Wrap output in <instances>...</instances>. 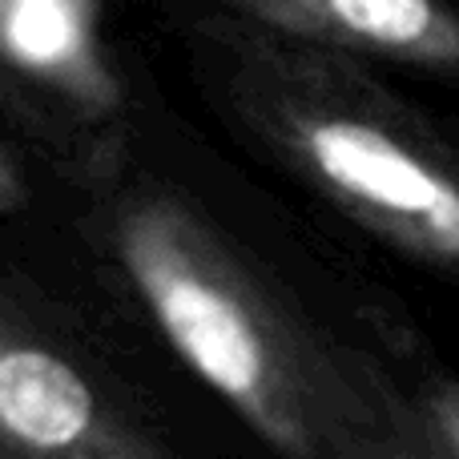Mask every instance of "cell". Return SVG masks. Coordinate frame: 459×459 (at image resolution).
Returning a JSON list of instances; mask_svg holds the SVG:
<instances>
[{"label": "cell", "instance_id": "obj_1", "mask_svg": "<svg viewBox=\"0 0 459 459\" xmlns=\"http://www.w3.org/2000/svg\"><path fill=\"white\" fill-rule=\"evenodd\" d=\"M113 250L169 351L274 459H439L420 371L282 299L178 198H129Z\"/></svg>", "mask_w": 459, "mask_h": 459}, {"label": "cell", "instance_id": "obj_2", "mask_svg": "<svg viewBox=\"0 0 459 459\" xmlns=\"http://www.w3.org/2000/svg\"><path fill=\"white\" fill-rule=\"evenodd\" d=\"M234 97L262 137L342 218L459 282V137L387 93L359 61L250 37Z\"/></svg>", "mask_w": 459, "mask_h": 459}, {"label": "cell", "instance_id": "obj_3", "mask_svg": "<svg viewBox=\"0 0 459 459\" xmlns=\"http://www.w3.org/2000/svg\"><path fill=\"white\" fill-rule=\"evenodd\" d=\"M0 459H186L129 391L0 294Z\"/></svg>", "mask_w": 459, "mask_h": 459}, {"label": "cell", "instance_id": "obj_4", "mask_svg": "<svg viewBox=\"0 0 459 459\" xmlns=\"http://www.w3.org/2000/svg\"><path fill=\"white\" fill-rule=\"evenodd\" d=\"M238 24L347 61H391L459 85V0H210Z\"/></svg>", "mask_w": 459, "mask_h": 459}, {"label": "cell", "instance_id": "obj_5", "mask_svg": "<svg viewBox=\"0 0 459 459\" xmlns=\"http://www.w3.org/2000/svg\"><path fill=\"white\" fill-rule=\"evenodd\" d=\"M0 69L81 117L121 109L101 45V0H0Z\"/></svg>", "mask_w": 459, "mask_h": 459}, {"label": "cell", "instance_id": "obj_6", "mask_svg": "<svg viewBox=\"0 0 459 459\" xmlns=\"http://www.w3.org/2000/svg\"><path fill=\"white\" fill-rule=\"evenodd\" d=\"M420 403L431 423L439 459H459V375L423 367L420 371Z\"/></svg>", "mask_w": 459, "mask_h": 459}, {"label": "cell", "instance_id": "obj_7", "mask_svg": "<svg viewBox=\"0 0 459 459\" xmlns=\"http://www.w3.org/2000/svg\"><path fill=\"white\" fill-rule=\"evenodd\" d=\"M24 202V182L21 174H16L13 158H8V150L0 145V214H8V210H16Z\"/></svg>", "mask_w": 459, "mask_h": 459}]
</instances>
